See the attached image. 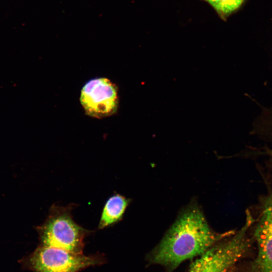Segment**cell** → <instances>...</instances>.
<instances>
[{
    "label": "cell",
    "mask_w": 272,
    "mask_h": 272,
    "mask_svg": "<svg viewBox=\"0 0 272 272\" xmlns=\"http://www.w3.org/2000/svg\"><path fill=\"white\" fill-rule=\"evenodd\" d=\"M232 234L214 231L200 208L192 205L179 214L147 259L150 263L171 272L184 261L201 255Z\"/></svg>",
    "instance_id": "1"
},
{
    "label": "cell",
    "mask_w": 272,
    "mask_h": 272,
    "mask_svg": "<svg viewBox=\"0 0 272 272\" xmlns=\"http://www.w3.org/2000/svg\"><path fill=\"white\" fill-rule=\"evenodd\" d=\"M253 222L251 215L247 214L241 229L199 256L186 272H228L249 250L251 240L247 232Z\"/></svg>",
    "instance_id": "2"
},
{
    "label": "cell",
    "mask_w": 272,
    "mask_h": 272,
    "mask_svg": "<svg viewBox=\"0 0 272 272\" xmlns=\"http://www.w3.org/2000/svg\"><path fill=\"white\" fill-rule=\"evenodd\" d=\"M88 232L75 222L70 209L63 207L57 209L43 226L41 240L44 246L82 254Z\"/></svg>",
    "instance_id": "3"
},
{
    "label": "cell",
    "mask_w": 272,
    "mask_h": 272,
    "mask_svg": "<svg viewBox=\"0 0 272 272\" xmlns=\"http://www.w3.org/2000/svg\"><path fill=\"white\" fill-rule=\"evenodd\" d=\"M104 261L100 255L86 256L44 245L37 249L30 258V263L36 272H78Z\"/></svg>",
    "instance_id": "4"
},
{
    "label": "cell",
    "mask_w": 272,
    "mask_h": 272,
    "mask_svg": "<svg viewBox=\"0 0 272 272\" xmlns=\"http://www.w3.org/2000/svg\"><path fill=\"white\" fill-rule=\"evenodd\" d=\"M116 85L105 78L88 81L81 90L80 102L86 113L97 118L108 117L115 113L118 106Z\"/></svg>",
    "instance_id": "5"
},
{
    "label": "cell",
    "mask_w": 272,
    "mask_h": 272,
    "mask_svg": "<svg viewBox=\"0 0 272 272\" xmlns=\"http://www.w3.org/2000/svg\"><path fill=\"white\" fill-rule=\"evenodd\" d=\"M129 202L128 198L119 194L111 196L103 208L98 228L102 229L119 221Z\"/></svg>",
    "instance_id": "6"
},
{
    "label": "cell",
    "mask_w": 272,
    "mask_h": 272,
    "mask_svg": "<svg viewBox=\"0 0 272 272\" xmlns=\"http://www.w3.org/2000/svg\"><path fill=\"white\" fill-rule=\"evenodd\" d=\"M257 254L250 264V272H272V240L264 238L254 239Z\"/></svg>",
    "instance_id": "7"
},
{
    "label": "cell",
    "mask_w": 272,
    "mask_h": 272,
    "mask_svg": "<svg viewBox=\"0 0 272 272\" xmlns=\"http://www.w3.org/2000/svg\"><path fill=\"white\" fill-rule=\"evenodd\" d=\"M210 4L221 19L226 20L242 5L244 0H203Z\"/></svg>",
    "instance_id": "8"
}]
</instances>
